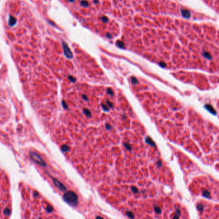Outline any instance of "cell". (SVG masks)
I'll return each mask as SVG.
<instances>
[{
	"mask_svg": "<svg viewBox=\"0 0 219 219\" xmlns=\"http://www.w3.org/2000/svg\"><path fill=\"white\" fill-rule=\"evenodd\" d=\"M65 198H66L67 202H68L70 204H75L77 202V197L76 195L73 192L68 193L66 196Z\"/></svg>",
	"mask_w": 219,
	"mask_h": 219,
	"instance_id": "1",
	"label": "cell"
},
{
	"mask_svg": "<svg viewBox=\"0 0 219 219\" xmlns=\"http://www.w3.org/2000/svg\"><path fill=\"white\" fill-rule=\"evenodd\" d=\"M206 107L208 109L209 111L211 112V113H213V114H214V113H215V114H216V113L215 112V110H214L213 109H212V107H211L210 105H206Z\"/></svg>",
	"mask_w": 219,
	"mask_h": 219,
	"instance_id": "2",
	"label": "cell"
},
{
	"mask_svg": "<svg viewBox=\"0 0 219 219\" xmlns=\"http://www.w3.org/2000/svg\"><path fill=\"white\" fill-rule=\"evenodd\" d=\"M147 142H148V143H149L150 145H154V143H153L152 140H150L149 138H148L147 139Z\"/></svg>",
	"mask_w": 219,
	"mask_h": 219,
	"instance_id": "3",
	"label": "cell"
},
{
	"mask_svg": "<svg viewBox=\"0 0 219 219\" xmlns=\"http://www.w3.org/2000/svg\"><path fill=\"white\" fill-rule=\"evenodd\" d=\"M155 211H156L157 213H161V210H160V208H155Z\"/></svg>",
	"mask_w": 219,
	"mask_h": 219,
	"instance_id": "4",
	"label": "cell"
}]
</instances>
